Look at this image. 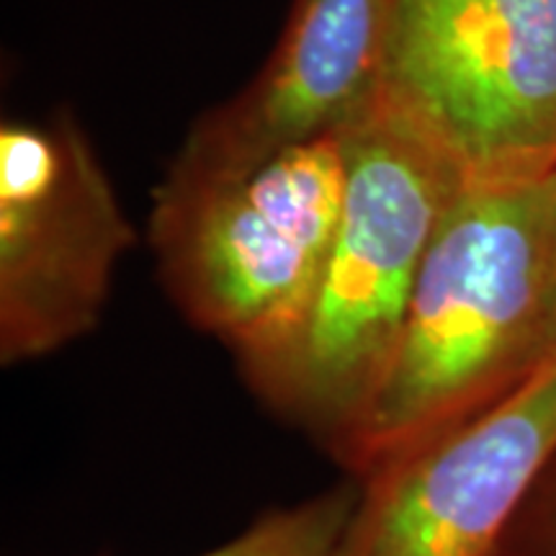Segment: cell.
Segmentation results:
<instances>
[{
	"label": "cell",
	"mask_w": 556,
	"mask_h": 556,
	"mask_svg": "<svg viewBox=\"0 0 556 556\" xmlns=\"http://www.w3.org/2000/svg\"><path fill=\"white\" fill-rule=\"evenodd\" d=\"M556 291V160L467 170L417 274L379 392L336 462L361 477L544 371Z\"/></svg>",
	"instance_id": "6da1fadb"
},
{
	"label": "cell",
	"mask_w": 556,
	"mask_h": 556,
	"mask_svg": "<svg viewBox=\"0 0 556 556\" xmlns=\"http://www.w3.org/2000/svg\"><path fill=\"white\" fill-rule=\"evenodd\" d=\"M348 131L238 165L176 160L152 199L148 235L165 294L232 353L253 394L289 351L336 238Z\"/></svg>",
	"instance_id": "7a4b0ae2"
},
{
	"label": "cell",
	"mask_w": 556,
	"mask_h": 556,
	"mask_svg": "<svg viewBox=\"0 0 556 556\" xmlns=\"http://www.w3.org/2000/svg\"><path fill=\"white\" fill-rule=\"evenodd\" d=\"M464 176L384 101L348 131L336 238L289 351L255 392L332 458L392 366L417 274Z\"/></svg>",
	"instance_id": "3957f363"
},
{
	"label": "cell",
	"mask_w": 556,
	"mask_h": 556,
	"mask_svg": "<svg viewBox=\"0 0 556 556\" xmlns=\"http://www.w3.org/2000/svg\"><path fill=\"white\" fill-rule=\"evenodd\" d=\"M381 101L464 170L556 160V0H392Z\"/></svg>",
	"instance_id": "277c9868"
},
{
	"label": "cell",
	"mask_w": 556,
	"mask_h": 556,
	"mask_svg": "<svg viewBox=\"0 0 556 556\" xmlns=\"http://www.w3.org/2000/svg\"><path fill=\"white\" fill-rule=\"evenodd\" d=\"M86 131L67 111L0 124V364L52 356L99 328L135 248Z\"/></svg>",
	"instance_id": "5b68a950"
},
{
	"label": "cell",
	"mask_w": 556,
	"mask_h": 556,
	"mask_svg": "<svg viewBox=\"0 0 556 556\" xmlns=\"http://www.w3.org/2000/svg\"><path fill=\"white\" fill-rule=\"evenodd\" d=\"M556 454V364L486 413L353 477L340 556H497Z\"/></svg>",
	"instance_id": "8992f818"
},
{
	"label": "cell",
	"mask_w": 556,
	"mask_h": 556,
	"mask_svg": "<svg viewBox=\"0 0 556 556\" xmlns=\"http://www.w3.org/2000/svg\"><path fill=\"white\" fill-rule=\"evenodd\" d=\"M389 3L294 0L258 78L193 127L178 163H248L364 119L384 88Z\"/></svg>",
	"instance_id": "52a82bcc"
},
{
	"label": "cell",
	"mask_w": 556,
	"mask_h": 556,
	"mask_svg": "<svg viewBox=\"0 0 556 556\" xmlns=\"http://www.w3.org/2000/svg\"><path fill=\"white\" fill-rule=\"evenodd\" d=\"M356 497L358 482L348 477L299 503L261 513L225 544L197 556H340Z\"/></svg>",
	"instance_id": "ba28073f"
},
{
	"label": "cell",
	"mask_w": 556,
	"mask_h": 556,
	"mask_svg": "<svg viewBox=\"0 0 556 556\" xmlns=\"http://www.w3.org/2000/svg\"><path fill=\"white\" fill-rule=\"evenodd\" d=\"M497 556H556V454L513 518Z\"/></svg>",
	"instance_id": "9c48e42d"
},
{
	"label": "cell",
	"mask_w": 556,
	"mask_h": 556,
	"mask_svg": "<svg viewBox=\"0 0 556 556\" xmlns=\"http://www.w3.org/2000/svg\"><path fill=\"white\" fill-rule=\"evenodd\" d=\"M556 364V291H554V307L552 317H548V330H546V348H544V368Z\"/></svg>",
	"instance_id": "30bf717a"
}]
</instances>
